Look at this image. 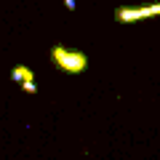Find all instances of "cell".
<instances>
[{
    "mask_svg": "<svg viewBox=\"0 0 160 160\" xmlns=\"http://www.w3.org/2000/svg\"><path fill=\"white\" fill-rule=\"evenodd\" d=\"M51 62L56 69H62L64 75H80L88 69V56L83 51H72L67 46H53L51 48Z\"/></svg>",
    "mask_w": 160,
    "mask_h": 160,
    "instance_id": "6da1fadb",
    "label": "cell"
},
{
    "mask_svg": "<svg viewBox=\"0 0 160 160\" xmlns=\"http://www.w3.org/2000/svg\"><path fill=\"white\" fill-rule=\"evenodd\" d=\"M22 91H24V93H38V86H35V80H27V83H22Z\"/></svg>",
    "mask_w": 160,
    "mask_h": 160,
    "instance_id": "277c9868",
    "label": "cell"
},
{
    "mask_svg": "<svg viewBox=\"0 0 160 160\" xmlns=\"http://www.w3.org/2000/svg\"><path fill=\"white\" fill-rule=\"evenodd\" d=\"M11 80H16L19 86H22V83H27V80H35V75H32L29 67H22V64H19V67L11 69Z\"/></svg>",
    "mask_w": 160,
    "mask_h": 160,
    "instance_id": "3957f363",
    "label": "cell"
},
{
    "mask_svg": "<svg viewBox=\"0 0 160 160\" xmlns=\"http://www.w3.org/2000/svg\"><path fill=\"white\" fill-rule=\"evenodd\" d=\"M64 6H67V11H75V8H78V3H75V0H64Z\"/></svg>",
    "mask_w": 160,
    "mask_h": 160,
    "instance_id": "5b68a950",
    "label": "cell"
},
{
    "mask_svg": "<svg viewBox=\"0 0 160 160\" xmlns=\"http://www.w3.org/2000/svg\"><path fill=\"white\" fill-rule=\"evenodd\" d=\"M155 16H160V3H152V6H120L115 11V19L120 24H136V22L155 19Z\"/></svg>",
    "mask_w": 160,
    "mask_h": 160,
    "instance_id": "7a4b0ae2",
    "label": "cell"
}]
</instances>
